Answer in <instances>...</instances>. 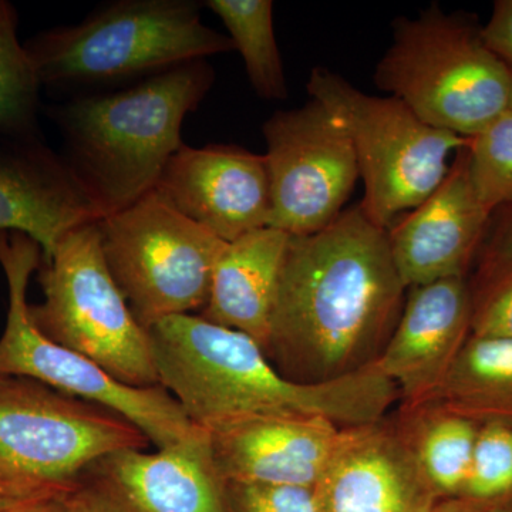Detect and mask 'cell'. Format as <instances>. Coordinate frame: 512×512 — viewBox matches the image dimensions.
Masks as SVG:
<instances>
[{
  "instance_id": "obj_1",
  "label": "cell",
  "mask_w": 512,
  "mask_h": 512,
  "mask_svg": "<svg viewBox=\"0 0 512 512\" xmlns=\"http://www.w3.org/2000/svg\"><path fill=\"white\" fill-rule=\"evenodd\" d=\"M406 291L389 232L357 204L315 234L291 237L265 355L299 384L362 372L386 348Z\"/></svg>"
},
{
  "instance_id": "obj_2",
  "label": "cell",
  "mask_w": 512,
  "mask_h": 512,
  "mask_svg": "<svg viewBox=\"0 0 512 512\" xmlns=\"http://www.w3.org/2000/svg\"><path fill=\"white\" fill-rule=\"evenodd\" d=\"M160 386L207 431L269 416H322L343 427L384 419L399 392L375 366L323 384L282 376L264 349L201 315H175L148 329Z\"/></svg>"
},
{
  "instance_id": "obj_3",
  "label": "cell",
  "mask_w": 512,
  "mask_h": 512,
  "mask_svg": "<svg viewBox=\"0 0 512 512\" xmlns=\"http://www.w3.org/2000/svg\"><path fill=\"white\" fill-rule=\"evenodd\" d=\"M215 82L207 60L165 70L116 92L74 97L47 109L62 157L101 218L156 190L181 131Z\"/></svg>"
},
{
  "instance_id": "obj_4",
  "label": "cell",
  "mask_w": 512,
  "mask_h": 512,
  "mask_svg": "<svg viewBox=\"0 0 512 512\" xmlns=\"http://www.w3.org/2000/svg\"><path fill=\"white\" fill-rule=\"evenodd\" d=\"M42 87L143 80L234 52L229 36L205 25L194 0H119L77 25L43 30L25 43Z\"/></svg>"
},
{
  "instance_id": "obj_5",
  "label": "cell",
  "mask_w": 512,
  "mask_h": 512,
  "mask_svg": "<svg viewBox=\"0 0 512 512\" xmlns=\"http://www.w3.org/2000/svg\"><path fill=\"white\" fill-rule=\"evenodd\" d=\"M512 70L485 46L467 15L431 5L393 22V42L375 70L382 92L424 123L473 138L510 109Z\"/></svg>"
},
{
  "instance_id": "obj_6",
  "label": "cell",
  "mask_w": 512,
  "mask_h": 512,
  "mask_svg": "<svg viewBox=\"0 0 512 512\" xmlns=\"http://www.w3.org/2000/svg\"><path fill=\"white\" fill-rule=\"evenodd\" d=\"M99 222V221H97ZM97 222L64 235L43 259V301L30 315L47 338L131 387L160 386L150 332L138 322L114 281Z\"/></svg>"
},
{
  "instance_id": "obj_7",
  "label": "cell",
  "mask_w": 512,
  "mask_h": 512,
  "mask_svg": "<svg viewBox=\"0 0 512 512\" xmlns=\"http://www.w3.org/2000/svg\"><path fill=\"white\" fill-rule=\"evenodd\" d=\"M306 90L348 133L365 184L360 208L384 229L419 207L467 146L468 138L429 126L396 97L362 92L326 67L312 70Z\"/></svg>"
},
{
  "instance_id": "obj_8",
  "label": "cell",
  "mask_w": 512,
  "mask_h": 512,
  "mask_svg": "<svg viewBox=\"0 0 512 512\" xmlns=\"http://www.w3.org/2000/svg\"><path fill=\"white\" fill-rule=\"evenodd\" d=\"M42 261V248L28 235L0 232V268L9 302L0 336V376L25 377L104 407L130 421L157 448L171 446L200 429L164 387L127 386L37 328L30 315L28 289Z\"/></svg>"
},
{
  "instance_id": "obj_9",
  "label": "cell",
  "mask_w": 512,
  "mask_h": 512,
  "mask_svg": "<svg viewBox=\"0 0 512 512\" xmlns=\"http://www.w3.org/2000/svg\"><path fill=\"white\" fill-rule=\"evenodd\" d=\"M97 225L111 275L141 326L204 309L227 242L156 191Z\"/></svg>"
},
{
  "instance_id": "obj_10",
  "label": "cell",
  "mask_w": 512,
  "mask_h": 512,
  "mask_svg": "<svg viewBox=\"0 0 512 512\" xmlns=\"http://www.w3.org/2000/svg\"><path fill=\"white\" fill-rule=\"evenodd\" d=\"M150 444L104 407L25 377L0 376V477L70 491L94 464Z\"/></svg>"
},
{
  "instance_id": "obj_11",
  "label": "cell",
  "mask_w": 512,
  "mask_h": 512,
  "mask_svg": "<svg viewBox=\"0 0 512 512\" xmlns=\"http://www.w3.org/2000/svg\"><path fill=\"white\" fill-rule=\"evenodd\" d=\"M262 134L271 178L269 227L291 237L328 227L342 214L360 178L345 128L311 99L269 117Z\"/></svg>"
},
{
  "instance_id": "obj_12",
  "label": "cell",
  "mask_w": 512,
  "mask_h": 512,
  "mask_svg": "<svg viewBox=\"0 0 512 512\" xmlns=\"http://www.w3.org/2000/svg\"><path fill=\"white\" fill-rule=\"evenodd\" d=\"M154 191L224 242L269 227L271 221V178L265 154L245 148L184 144L165 165Z\"/></svg>"
},
{
  "instance_id": "obj_13",
  "label": "cell",
  "mask_w": 512,
  "mask_h": 512,
  "mask_svg": "<svg viewBox=\"0 0 512 512\" xmlns=\"http://www.w3.org/2000/svg\"><path fill=\"white\" fill-rule=\"evenodd\" d=\"M473 289L466 278L410 288L402 315L373 366L394 383L400 407L430 402L471 338Z\"/></svg>"
},
{
  "instance_id": "obj_14",
  "label": "cell",
  "mask_w": 512,
  "mask_h": 512,
  "mask_svg": "<svg viewBox=\"0 0 512 512\" xmlns=\"http://www.w3.org/2000/svg\"><path fill=\"white\" fill-rule=\"evenodd\" d=\"M315 493L319 512H431L441 501L387 416L343 429Z\"/></svg>"
},
{
  "instance_id": "obj_15",
  "label": "cell",
  "mask_w": 512,
  "mask_h": 512,
  "mask_svg": "<svg viewBox=\"0 0 512 512\" xmlns=\"http://www.w3.org/2000/svg\"><path fill=\"white\" fill-rule=\"evenodd\" d=\"M466 147L458 151L439 187L387 231L394 265L407 289L466 278L483 244L493 212L471 183Z\"/></svg>"
},
{
  "instance_id": "obj_16",
  "label": "cell",
  "mask_w": 512,
  "mask_h": 512,
  "mask_svg": "<svg viewBox=\"0 0 512 512\" xmlns=\"http://www.w3.org/2000/svg\"><path fill=\"white\" fill-rule=\"evenodd\" d=\"M100 220L72 168L42 136H0V232L28 235L46 259L64 235Z\"/></svg>"
},
{
  "instance_id": "obj_17",
  "label": "cell",
  "mask_w": 512,
  "mask_h": 512,
  "mask_svg": "<svg viewBox=\"0 0 512 512\" xmlns=\"http://www.w3.org/2000/svg\"><path fill=\"white\" fill-rule=\"evenodd\" d=\"M90 470L126 512H231L204 429L156 453L117 451Z\"/></svg>"
},
{
  "instance_id": "obj_18",
  "label": "cell",
  "mask_w": 512,
  "mask_h": 512,
  "mask_svg": "<svg viewBox=\"0 0 512 512\" xmlns=\"http://www.w3.org/2000/svg\"><path fill=\"white\" fill-rule=\"evenodd\" d=\"M225 483L316 487L343 436L322 416L256 417L210 431Z\"/></svg>"
},
{
  "instance_id": "obj_19",
  "label": "cell",
  "mask_w": 512,
  "mask_h": 512,
  "mask_svg": "<svg viewBox=\"0 0 512 512\" xmlns=\"http://www.w3.org/2000/svg\"><path fill=\"white\" fill-rule=\"evenodd\" d=\"M289 241L291 235L266 227L227 242L202 318L245 333L265 350Z\"/></svg>"
},
{
  "instance_id": "obj_20",
  "label": "cell",
  "mask_w": 512,
  "mask_h": 512,
  "mask_svg": "<svg viewBox=\"0 0 512 512\" xmlns=\"http://www.w3.org/2000/svg\"><path fill=\"white\" fill-rule=\"evenodd\" d=\"M393 420L437 497H461L481 424L436 402L400 407Z\"/></svg>"
},
{
  "instance_id": "obj_21",
  "label": "cell",
  "mask_w": 512,
  "mask_h": 512,
  "mask_svg": "<svg viewBox=\"0 0 512 512\" xmlns=\"http://www.w3.org/2000/svg\"><path fill=\"white\" fill-rule=\"evenodd\" d=\"M430 402L481 426L512 427V339L471 336Z\"/></svg>"
},
{
  "instance_id": "obj_22",
  "label": "cell",
  "mask_w": 512,
  "mask_h": 512,
  "mask_svg": "<svg viewBox=\"0 0 512 512\" xmlns=\"http://www.w3.org/2000/svg\"><path fill=\"white\" fill-rule=\"evenodd\" d=\"M244 60L252 89L264 100L288 99L284 64L276 43L271 0H208Z\"/></svg>"
},
{
  "instance_id": "obj_23",
  "label": "cell",
  "mask_w": 512,
  "mask_h": 512,
  "mask_svg": "<svg viewBox=\"0 0 512 512\" xmlns=\"http://www.w3.org/2000/svg\"><path fill=\"white\" fill-rule=\"evenodd\" d=\"M18 28V10L0 0V136L40 137L42 84Z\"/></svg>"
},
{
  "instance_id": "obj_24",
  "label": "cell",
  "mask_w": 512,
  "mask_h": 512,
  "mask_svg": "<svg viewBox=\"0 0 512 512\" xmlns=\"http://www.w3.org/2000/svg\"><path fill=\"white\" fill-rule=\"evenodd\" d=\"M468 173L488 211L512 204V110L468 138Z\"/></svg>"
},
{
  "instance_id": "obj_25",
  "label": "cell",
  "mask_w": 512,
  "mask_h": 512,
  "mask_svg": "<svg viewBox=\"0 0 512 512\" xmlns=\"http://www.w3.org/2000/svg\"><path fill=\"white\" fill-rule=\"evenodd\" d=\"M461 497L488 507L511 503V426L488 423L480 427L470 473Z\"/></svg>"
},
{
  "instance_id": "obj_26",
  "label": "cell",
  "mask_w": 512,
  "mask_h": 512,
  "mask_svg": "<svg viewBox=\"0 0 512 512\" xmlns=\"http://www.w3.org/2000/svg\"><path fill=\"white\" fill-rule=\"evenodd\" d=\"M471 336L512 339V262L478 275Z\"/></svg>"
},
{
  "instance_id": "obj_27",
  "label": "cell",
  "mask_w": 512,
  "mask_h": 512,
  "mask_svg": "<svg viewBox=\"0 0 512 512\" xmlns=\"http://www.w3.org/2000/svg\"><path fill=\"white\" fill-rule=\"evenodd\" d=\"M231 512H319L315 487L225 483Z\"/></svg>"
},
{
  "instance_id": "obj_28",
  "label": "cell",
  "mask_w": 512,
  "mask_h": 512,
  "mask_svg": "<svg viewBox=\"0 0 512 512\" xmlns=\"http://www.w3.org/2000/svg\"><path fill=\"white\" fill-rule=\"evenodd\" d=\"M485 46L512 70V0H497L490 19L481 26Z\"/></svg>"
},
{
  "instance_id": "obj_29",
  "label": "cell",
  "mask_w": 512,
  "mask_h": 512,
  "mask_svg": "<svg viewBox=\"0 0 512 512\" xmlns=\"http://www.w3.org/2000/svg\"><path fill=\"white\" fill-rule=\"evenodd\" d=\"M66 512H126L99 483L79 485L66 495Z\"/></svg>"
},
{
  "instance_id": "obj_30",
  "label": "cell",
  "mask_w": 512,
  "mask_h": 512,
  "mask_svg": "<svg viewBox=\"0 0 512 512\" xmlns=\"http://www.w3.org/2000/svg\"><path fill=\"white\" fill-rule=\"evenodd\" d=\"M512 262V214L497 228L484 249L478 275L487 274Z\"/></svg>"
},
{
  "instance_id": "obj_31",
  "label": "cell",
  "mask_w": 512,
  "mask_h": 512,
  "mask_svg": "<svg viewBox=\"0 0 512 512\" xmlns=\"http://www.w3.org/2000/svg\"><path fill=\"white\" fill-rule=\"evenodd\" d=\"M57 493L55 490H46V488L36 487L19 481L6 480L0 477V512L9 510L23 501L37 497V495Z\"/></svg>"
},
{
  "instance_id": "obj_32",
  "label": "cell",
  "mask_w": 512,
  "mask_h": 512,
  "mask_svg": "<svg viewBox=\"0 0 512 512\" xmlns=\"http://www.w3.org/2000/svg\"><path fill=\"white\" fill-rule=\"evenodd\" d=\"M67 493L69 491L37 495L3 512H66Z\"/></svg>"
},
{
  "instance_id": "obj_33",
  "label": "cell",
  "mask_w": 512,
  "mask_h": 512,
  "mask_svg": "<svg viewBox=\"0 0 512 512\" xmlns=\"http://www.w3.org/2000/svg\"><path fill=\"white\" fill-rule=\"evenodd\" d=\"M490 508L467 498L454 497L439 501L431 512H490Z\"/></svg>"
},
{
  "instance_id": "obj_34",
  "label": "cell",
  "mask_w": 512,
  "mask_h": 512,
  "mask_svg": "<svg viewBox=\"0 0 512 512\" xmlns=\"http://www.w3.org/2000/svg\"><path fill=\"white\" fill-rule=\"evenodd\" d=\"M490 512H512V501L507 504L494 505L490 508Z\"/></svg>"
},
{
  "instance_id": "obj_35",
  "label": "cell",
  "mask_w": 512,
  "mask_h": 512,
  "mask_svg": "<svg viewBox=\"0 0 512 512\" xmlns=\"http://www.w3.org/2000/svg\"><path fill=\"white\" fill-rule=\"evenodd\" d=\"M510 110H512V82H511V94H510Z\"/></svg>"
}]
</instances>
